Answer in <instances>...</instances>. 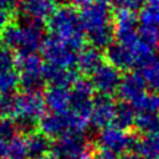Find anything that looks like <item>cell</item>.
I'll use <instances>...</instances> for the list:
<instances>
[{
	"instance_id": "cb8c5ba5",
	"label": "cell",
	"mask_w": 159,
	"mask_h": 159,
	"mask_svg": "<svg viewBox=\"0 0 159 159\" xmlns=\"http://www.w3.org/2000/svg\"><path fill=\"white\" fill-rule=\"evenodd\" d=\"M132 107L137 113H142V112L159 113V93L147 91Z\"/></svg>"
},
{
	"instance_id": "4dcf8cb0",
	"label": "cell",
	"mask_w": 159,
	"mask_h": 159,
	"mask_svg": "<svg viewBox=\"0 0 159 159\" xmlns=\"http://www.w3.org/2000/svg\"><path fill=\"white\" fill-rule=\"evenodd\" d=\"M11 108V97L0 96V119L9 118Z\"/></svg>"
},
{
	"instance_id": "8d00e7d4",
	"label": "cell",
	"mask_w": 159,
	"mask_h": 159,
	"mask_svg": "<svg viewBox=\"0 0 159 159\" xmlns=\"http://www.w3.org/2000/svg\"><path fill=\"white\" fill-rule=\"evenodd\" d=\"M55 1H56V2H58V1H62V0H55Z\"/></svg>"
},
{
	"instance_id": "5bb4252c",
	"label": "cell",
	"mask_w": 159,
	"mask_h": 159,
	"mask_svg": "<svg viewBox=\"0 0 159 159\" xmlns=\"http://www.w3.org/2000/svg\"><path fill=\"white\" fill-rule=\"evenodd\" d=\"M147 87L140 78V76L135 73L127 75L122 78L120 84L118 87V94L122 98L123 103H127L129 106H134L138 99L147 92Z\"/></svg>"
},
{
	"instance_id": "836d02e7",
	"label": "cell",
	"mask_w": 159,
	"mask_h": 159,
	"mask_svg": "<svg viewBox=\"0 0 159 159\" xmlns=\"http://www.w3.org/2000/svg\"><path fill=\"white\" fill-rule=\"evenodd\" d=\"M91 1H92V0H71L73 7H76L77 10H80V9L84 7V6H87Z\"/></svg>"
},
{
	"instance_id": "44dd1931",
	"label": "cell",
	"mask_w": 159,
	"mask_h": 159,
	"mask_svg": "<svg viewBox=\"0 0 159 159\" xmlns=\"http://www.w3.org/2000/svg\"><path fill=\"white\" fill-rule=\"evenodd\" d=\"M21 84L17 70L10 68L0 71V96L10 97Z\"/></svg>"
},
{
	"instance_id": "603a6c76",
	"label": "cell",
	"mask_w": 159,
	"mask_h": 159,
	"mask_svg": "<svg viewBox=\"0 0 159 159\" xmlns=\"http://www.w3.org/2000/svg\"><path fill=\"white\" fill-rule=\"evenodd\" d=\"M7 159H30L26 144V135L17 133L9 140Z\"/></svg>"
},
{
	"instance_id": "d6986e66",
	"label": "cell",
	"mask_w": 159,
	"mask_h": 159,
	"mask_svg": "<svg viewBox=\"0 0 159 159\" xmlns=\"http://www.w3.org/2000/svg\"><path fill=\"white\" fill-rule=\"evenodd\" d=\"M26 144L30 159H41L48 154L50 142L42 133H30L26 135Z\"/></svg>"
},
{
	"instance_id": "e575fe53",
	"label": "cell",
	"mask_w": 159,
	"mask_h": 159,
	"mask_svg": "<svg viewBox=\"0 0 159 159\" xmlns=\"http://www.w3.org/2000/svg\"><path fill=\"white\" fill-rule=\"evenodd\" d=\"M120 159H142L137 153H125Z\"/></svg>"
},
{
	"instance_id": "7402d4cb",
	"label": "cell",
	"mask_w": 159,
	"mask_h": 159,
	"mask_svg": "<svg viewBox=\"0 0 159 159\" xmlns=\"http://www.w3.org/2000/svg\"><path fill=\"white\" fill-rule=\"evenodd\" d=\"M139 20L142 25L159 29V0H147L139 9Z\"/></svg>"
},
{
	"instance_id": "30bf717a",
	"label": "cell",
	"mask_w": 159,
	"mask_h": 159,
	"mask_svg": "<svg viewBox=\"0 0 159 159\" xmlns=\"http://www.w3.org/2000/svg\"><path fill=\"white\" fill-rule=\"evenodd\" d=\"M120 71L112 66L111 63L103 62L92 75H91V84L94 91L99 92L101 96H111L112 93L118 91V87L122 81Z\"/></svg>"
},
{
	"instance_id": "3957f363",
	"label": "cell",
	"mask_w": 159,
	"mask_h": 159,
	"mask_svg": "<svg viewBox=\"0 0 159 159\" xmlns=\"http://www.w3.org/2000/svg\"><path fill=\"white\" fill-rule=\"evenodd\" d=\"M2 42L5 47L19 55L35 53L43 42L42 26L30 20L11 24L2 32Z\"/></svg>"
},
{
	"instance_id": "f546056e",
	"label": "cell",
	"mask_w": 159,
	"mask_h": 159,
	"mask_svg": "<svg viewBox=\"0 0 159 159\" xmlns=\"http://www.w3.org/2000/svg\"><path fill=\"white\" fill-rule=\"evenodd\" d=\"M14 12H15V11L0 10V32H1V34L12 24Z\"/></svg>"
},
{
	"instance_id": "4fadbf2b",
	"label": "cell",
	"mask_w": 159,
	"mask_h": 159,
	"mask_svg": "<svg viewBox=\"0 0 159 159\" xmlns=\"http://www.w3.org/2000/svg\"><path fill=\"white\" fill-rule=\"evenodd\" d=\"M45 106L51 113H65L72 107L71 87L51 84L43 94Z\"/></svg>"
},
{
	"instance_id": "83f0119b",
	"label": "cell",
	"mask_w": 159,
	"mask_h": 159,
	"mask_svg": "<svg viewBox=\"0 0 159 159\" xmlns=\"http://www.w3.org/2000/svg\"><path fill=\"white\" fill-rule=\"evenodd\" d=\"M147 0H113V2L122 10H129L134 11L137 9H140L143 4Z\"/></svg>"
},
{
	"instance_id": "e0dca14e",
	"label": "cell",
	"mask_w": 159,
	"mask_h": 159,
	"mask_svg": "<svg viewBox=\"0 0 159 159\" xmlns=\"http://www.w3.org/2000/svg\"><path fill=\"white\" fill-rule=\"evenodd\" d=\"M143 80L145 87L152 92L159 91V56L153 55L147 58L139 67L137 72Z\"/></svg>"
},
{
	"instance_id": "4316f807",
	"label": "cell",
	"mask_w": 159,
	"mask_h": 159,
	"mask_svg": "<svg viewBox=\"0 0 159 159\" xmlns=\"http://www.w3.org/2000/svg\"><path fill=\"white\" fill-rule=\"evenodd\" d=\"M16 65V60L14 57V52L7 47H0V71L14 68Z\"/></svg>"
},
{
	"instance_id": "d590c367",
	"label": "cell",
	"mask_w": 159,
	"mask_h": 159,
	"mask_svg": "<svg viewBox=\"0 0 159 159\" xmlns=\"http://www.w3.org/2000/svg\"><path fill=\"white\" fill-rule=\"evenodd\" d=\"M41 159H58L55 154H47V155H45V157H42Z\"/></svg>"
},
{
	"instance_id": "f1b7e54d",
	"label": "cell",
	"mask_w": 159,
	"mask_h": 159,
	"mask_svg": "<svg viewBox=\"0 0 159 159\" xmlns=\"http://www.w3.org/2000/svg\"><path fill=\"white\" fill-rule=\"evenodd\" d=\"M89 159H120L118 154L108 150V149H104L102 147H99L98 149L93 150L92 154H91V158Z\"/></svg>"
},
{
	"instance_id": "9a60e30c",
	"label": "cell",
	"mask_w": 159,
	"mask_h": 159,
	"mask_svg": "<svg viewBox=\"0 0 159 159\" xmlns=\"http://www.w3.org/2000/svg\"><path fill=\"white\" fill-rule=\"evenodd\" d=\"M56 4L55 0H24L21 2V10L30 21L41 24L53 15L57 9Z\"/></svg>"
},
{
	"instance_id": "ffe728a7",
	"label": "cell",
	"mask_w": 159,
	"mask_h": 159,
	"mask_svg": "<svg viewBox=\"0 0 159 159\" xmlns=\"http://www.w3.org/2000/svg\"><path fill=\"white\" fill-rule=\"evenodd\" d=\"M134 127L144 135L159 133V113H137Z\"/></svg>"
},
{
	"instance_id": "8fae6325",
	"label": "cell",
	"mask_w": 159,
	"mask_h": 159,
	"mask_svg": "<svg viewBox=\"0 0 159 159\" xmlns=\"http://www.w3.org/2000/svg\"><path fill=\"white\" fill-rule=\"evenodd\" d=\"M138 20L133 11L119 9L113 17V30L117 42L128 45L138 37Z\"/></svg>"
},
{
	"instance_id": "d6a6232c",
	"label": "cell",
	"mask_w": 159,
	"mask_h": 159,
	"mask_svg": "<svg viewBox=\"0 0 159 159\" xmlns=\"http://www.w3.org/2000/svg\"><path fill=\"white\" fill-rule=\"evenodd\" d=\"M16 0H0V10L15 11Z\"/></svg>"
},
{
	"instance_id": "ac0fdd59",
	"label": "cell",
	"mask_w": 159,
	"mask_h": 159,
	"mask_svg": "<svg viewBox=\"0 0 159 159\" xmlns=\"http://www.w3.org/2000/svg\"><path fill=\"white\" fill-rule=\"evenodd\" d=\"M134 149L142 159H159V133L144 135L137 140Z\"/></svg>"
},
{
	"instance_id": "484cf974",
	"label": "cell",
	"mask_w": 159,
	"mask_h": 159,
	"mask_svg": "<svg viewBox=\"0 0 159 159\" xmlns=\"http://www.w3.org/2000/svg\"><path fill=\"white\" fill-rule=\"evenodd\" d=\"M138 34L142 41L147 43L149 47H152L153 50H155L157 46L159 45V29L158 27L142 25L138 29Z\"/></svg>"
},
{
	"instance_id": "1f68e13d",
	"label": "cell",
	"mask_w": 159,
	"mask_h": 159,
	"mask_svg": "<svg viewBox=\"0 0 159 159\" xmlns=\"http://www.w3.org/2000/svg\"><path fill=\"white\" fill-rule=\"evenodd\" d=\"M9 140L10 139H6V138L0 137V159H7Z\"/></svg>"
},
{
	"instance_id": "7c38bea8",
	"label": "cell",
	"mask_w": 159,
	"mask_h": 159,
	"mask_svg": "<svg viewBox=\"0 0 159 159\" xmlns=\"http://www.w3.org/2000/svg\"><path fill=\"white\" fill-rule=\"evenodd\" d=\"M117 106L118 104L109 96H99L93 99L89 113V124L101 129L114 124Z\"/></svg>"
},
{
	"instance_id": "5b68a950",
	"label": "cell",
	"mask_w": 159,
	"mask_h": 159,
	"mask_svg": "<svg viewBox=\"0 0 159 159\" xmlns=\"http://www.w3.org/2000/svg\"><path fill=\"white\" fill-rule=\"evenodd\" d=\"M45 101L43 96L39 93V91H27L11 97V108L9 118L14 120L16 124L21 125H31L34 123H39V120L45 114Z\"/></svg>"
},
{
	"instance_id": "ba28073f",
	"label": "cell",
	"mask_w": 159,
	"mask_h": 159,
	"mask_svg": "<svg viewBox=\"0 0 159 159\" xmlns=\"http://www.w3.org/2000/svg\"><path fill=\"white\" fill-rule=\"evenodd\" d=\"M99 147L108 149L116 154L128 153L135 147L137 140L129 129L122 128L117 124H111L106 128H102L98 134Z\"/></svg>"
},
{
	"instance_id": "277c9868",
	"label": "cell",
	"mask_w": 159,
	"mask_h": 159,
	"mask_svg": "<svg viewBox=\"0 0 159 159\" xmlns=\"http://www.w3.org/2000/svg\"><path fill=\"white\" fill-rule=\"evenodd\" d=\"M89 124V117L75 109L65 113H46L39 120L40 133L47 138H60L65 134H83Z\"/></svg>"
},
{
	"instance_id": "2e32d148",
	"label": "cell",
	"mask_w": 159,
	"mask_h": 159,
	"mask_svg": "<svg viewBox=\"0 0 159 159\" xmlns=\"http://www.w3.org/2000/svg\"><path fill=\"white\" fill-rule=\"evenodd\" d=\"M103 63V57L99 48L91 46V47H82L77 52V68L87 75H92L101 65Z\"/></svg>"
},
{
	"instance_id": "52a82bcc",
	"label": "cell",
	"mask_w": 159,
	"mask_h": 159,
	"mask_svg": "<svg viewBox=\"0 0 159 159\" xmlns=\"http://www.w3.org/2000/svg\"><path fill=\"white\" fill-rule=\"evenodd\" d=\"M40 50L42 60L50 68L72 70V67L76 66L77 52L52 36L43 39Z\"/></svg>"
},
{
	"instance_id": "7a4b0ae2",
	"label": "cell",
	"mask_w": 159,
	"mask_h": 159,
	"mask_svg": "<svg viewBox=\"0 0 159 159\" xmlns=\"http://www.w3.org/2000/svg\"><path fill=\"white\" fill-rule=\"evenodd\" d=\"M47 27L52 37L60 40L75 51H80L84 43V31L82 29L78 12L71 6L56 9L47 20Z\"/></svg>"
},
{
	"instance_id": "8992f818",
	"label": "cell",
	"mask_w": 159,
	"mask_h": 159,
	"mask_svg": "<svg viewBox=\"0 0 159 159\" xmlns=\"http://www.w3.org/2000/svg\"><path fill=\"white\" fill-rule=\"evenodd\" d=\"M16 67L20 82L27 91H37L47 80L48 67L41 56L36 53L19 55Z\"/></svg>"
},
{
	"instance_id": "d4e9b609",
	"label": "cell",
	"mask_w": 159,
	"mask_h": 159,
	"mask_svg": "<svg viewBox=\"0 0 159 159\" xmlns=\"http://www.w3.org/2000/svg\"><path fill=\"white\" fill-rule=\"evenodd\" d=\"M135 116L137 112L133 109L132 106L127 104V103H120L117 106V112H116V119H114V124L128 129L129 127L134 125V120H135Z\"/></svg>"
},
{
	"instance_id": "6da1fadb",
	"label": "cell",
	"mask_w": 159,
	"mask_h": 159,
	"mask_svg": "<svg viewBox=\"0 0 159 159\" xmlns=\"http://www.w3.org/2000/svg\"><path fill=\"white\" fill-rule=\"evenodd\" d=\"M112 5L113 0H92L77 11L86 37L97 48L112 45L114 37Z\"/></svg>"
},
{
	"instance_id": "9c48e42d",
	"label": "cell",
	"mask_w": 159,
	"mask_h": 159,
	"mask_svg": "<svg viewBox=\"0 0 159 159\" xmlns=\"http://www.w3.org/2000/svg\"><path fill=\"white\" fill-rule=\"evenodd\" d=\"M53 154L58 159H89L92 150L83 134L70 133L56 139Z\"/></svg>"
}]
</instances>
